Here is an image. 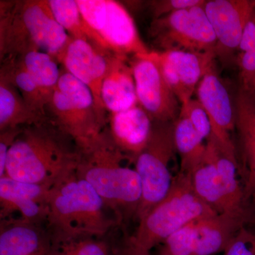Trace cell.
Segmentation results:
<instances>
[{"mask_svg":"<svg viewBox=\"0 0 255 255\" xmlns=\"http://www.w3.org/2000/svg\"><path fill=\"white\" fill-rule=\"evenodd\" d=\"M9 80L22 96L26 104L37 113L48 117V102L34 80L23 68L18 58H7L1 66V73Z\"/></svg>","mask_w":255,"mask_h":255,"instance_id":"28","label":"cell"},{"mask_svg":"<svg viewBox=\"0 0 255 255\" xmlns=\"http://www.w3.org/2000/svg\"><path fill=\"white\" fill-rule=\"evenodd\" d=\"M77 3L85 22L100 36L107 18V0H77Z\"/></svg>","mask_w":255,"mask_h":255,"instance_id":"29","label":"cell"},{"mask_svg":"<svg viewBox=\"0 0 255 255\" xmlns=\"http://www.w3.org/2000/svg\"><path fill=\"white\" fill-rule=\"evenodd\" d=\"M196 93L209 116L211 136L228 155L237 157L231 137V132L236 128L235 107L215 65L201 79Z\"/></svg>","mask_w":255,"mask_h":255,"instance_id":"10","label":"cell"},{"mask_svg":"<svg viewBox=\"0 0 255 255\" xmlns=\"http://www.w3.org/2000/svg\"><path fill=\"white\" fill-rule=\"evenodd\" d=\"M50 120L69 135L79 149L95 140L105 130L106 123L98 115L90 114L73 105L63 94L55 89L46 111Z\"/></svg>","mask_w":255,"mask_h":255,"instance_id":"14","label":"cell"},{"mask_svg":"<svg viewBox=\"0 0 255 255\" xmlns=\"http://www.w3.org/2000/svg\"><path fill=\"white\" fill-rule=\"evenodd\" d=\"M215 214L217 213L196 195L191 174L179 172L168 194L139 220L130 239L138 248L151 252L180 228Z\"/></svg>","mask_w":255,"mask_h":255,"instance_id":"5","label":"cell"},{"mask_svg":"<svg viewBox=\"0 0 255 255\" xmlns=\"http://www.w3.org/2000/svg\"><path fill=\"white\" fill-rule=\"evenodd\" d=\"M130 64L139 105L153 122H175L182 105L157 64L147 55L132 57Z\"/></svg>","mask_w":255,"mask_h":255,"instance_id":"8","label":"cell"},{"mask_svg":"<svg viewBox=\"0 0 255 255\" xmlns=\"http://www.w3.org/2000/svg\"><path fill=\"white\" fill-rule=\"evenodd\" d=\"M0 13L1 59L38 50L58 62L71 37L55 20L48 1H1Z\"/></svg>","mask_w":255,"mask_h":255,"instance_id":"4","label":"cell"},{"mask_svg":"<svg viewBox=\"0 0 255 255\" xmlns=\"http://www.w3.org/2000/svg\"><path fill=\"white\" fill-rule=\"evenodd\" d=\"M174 122H153L147 145L134 162L140 178L142 196L135 221L138 222L168 194L173 177L169 164L176 151Z\"/></svg>","mask_w":255,"mask_h":255,"instance_id":"6","label":"cell"},{"mask_svg":"<svg viewBox=\"0 0 255 255\" xmlns=\"http://www.w3.org/2000/svg\"><path fill=\"white\" fill-rule=\"evenodd\" d=\"M48 4L55 20L72 38L89 41L107 50L102 38L85 22L77 0H49Z\"/></svg>","mask_w":255,"mask_h":255,"instance_id":"26","label":"cell"},{"mask_svg":"<svg viewBox=\"0 0 255 255\" xmlns=\"http://www.w3.org/2000/svg\"><path fill=\"white\" fill-rule=\"evenodd\" d=\"M219 173L223 192L231 207V212L255 224V214L249 199L248 189L242 184L238 177L239 165L237 157L228 155L212 137L206 140Z\"/></svg>","mask_w":255,"mask_h":255,"instance_id":"19","label":"cell"},{"mask_svg":"<svg viewBox=\"0 0 255 255\" xmlns=\"http://www.w3.org/2000/svg\"><path fill=\"white\" fill-rule=\"evenodd\" d=\"M149 33L153 43L160 48L159 51L205 53L217 50V39L206 16L204 5L155 18Z\"/></svg>","mask_w":255,"mask_h":255,"instance_id":"7","label":"cell"},{"mask_svg":"<svg viewBox=\"0 0 255 255\" xmlns=\"http://www.w3.org/2000/svg\"><path fill=\"white\" fill-rule=\"evenodd\" d=\"M191 177L196 195L206 204L217 214H233L223 192L214 157L207 145L205 157L191 172Z\"/></svg>","mask_w":255,"mask_h":255,"instance_id":"23","label":"cell"},{"mask_svg":"<svg viewBox=\"0 0 255 255\" xmlns=\"http://www.w3.org/2000/svg\"><path fill=\"white\" fill-rule=\"evenodd\" d=\"M204 10L217 39V50L238 49L243 31L255 10L251 0H209Z\"/></svg>","mask_w":255,"mask_h":255,"instance_id":"13","label":"cell"},{"mask_svg":"<svg viewBox=\"0 0 255 255\" xmlns=\"http://www.w3.org/2000/svg\"><path fill=\"white\" fill-rule=\"evenodd\" d=\"M109 133L114 145L133 163L147 145L153 127V121L141 106L110 114Z\"/></svg>","mask_w":255,"mask_h":255,"instance_id":"15","label":"cell"},{"mask_svg":"<svg viewBox=\"0 0 255 255\" xmlns=\"http://www.w3.org/2000/svg\"><path fill=\"white\" fill-rule=\"evenodd\" d=\"M180 114L189 119L191 125L204 140H207L209 138L212 132L211 122L209 116L199 100L191 99L182 104Z\"/></svg>","mask_w":255,"mask_h":255,"instance_id":"30","label":"cell"},{"mask_svg":"<svg viewBox=\"0 0 255 255\" xmlns=\"http://www.w3.org/2000/svg\"><path fill=\"white\" fill-rule=\"evenodd\" d=\"M240 90L255 95V48L241 53L238 59Z\"/></svg>","mask_w":255,"mask_h":255,"instance_id":"31","label":"cell"},{"mask_svg":"<svg viewBox=\"0 0 255 255\" xmlns=\"http://www.w3.org/2000/svg\"><path fill=\"white\" fill-rule=\"evenodd\" d=\"M118 228L105 236L65 238L50 236V255H114L118 241L111 239V236Z\"/></svg>","mask_w":255,"mask_h":255,"instance_id":"25","label":"cell"},{"mask_svg":"<svg viewBox=\"0 0 255 255\" xmlns=\"http://www.w3.org/2000/svg\"><path fill=\"white\" fill-rule=\"evenodd\" d=\"M107 14L100 36L107 50L119 56L128 58L148 54L136 26L128 10L118 1L107 0Z\"/></svg>","mask_w":255,"mask_h":255,"instance_id":"16","label":"cell"},{"mask_svg":"<svg viewBox=\"0 0 255 255\" xmlns=\"http://www.w3.org/2000/svg\"><path fill=\"white\" fill-rule=\"evenodd\" d=\"M216 51L195 52L167 50L150 51L153 60L181 105L192 99L201 79L215 65Z\"/></svg>","mask_w":255,"mask_h":255,"instance_id":"9","label":"cell"},{"mask_svg":"<svg viewBox=\"0 0 255 255\" xmlns=\"http://www.w3.org/2000/svg\"><path fill=\"white\" fill-rule=\"evenodd\" d=\"M79 156L73 139L49 119L23 127L8 152L4 175L50 188L76 169Z\"/></svg>","mask_w":255,"mask_h":255,"instance_id":"1","label":"cell"},{"mask_svg":"<svg viewBox=\"0 0 255 255\" xmlns=\"http://www.w3.org/2000/svg\"><path fill=\"white\" fill-rule=\"evenodd\" d=\"M113 53L84 40L70 38L60 56L65 71L71 74L90 89L101 117L106 121L102 100V87Z\"/></svg>","mask_w":255,"mask_h":255,"instance_id":"11","label":"cell"},{"mask_svg":"<svg viewBox=\"0 0 255 255\" xmlns=\"http://www.w3.org/2000/svg\"><path fill=\"white\" fill-rule=\"evenodd\" d=\"M49 119L32 110L17 88L0 74V132L37 125Z\"/></svg>","mask_w":255,"mask_h":255,"instance_id":"21","label":"cell"},{"mask_svg":"<svg viewBox=\"0 0 255 255\" xmlns=\"http://www.w3.org/2000/svg\"><path fill=\"white\" fill-rule=\"evenodd\" d=\"M75 170L50 187L46 223L50 236H105L122 227L94 188Z\"/></svg>","mask_w":255,"mask_h":255,"instance_id":"3","label":"cell"},{"mask_svg":"<svg viewBox=\"0 0 255 255\" xmlns=\"http://www.w3.org/2000/svg\"><path fill=\"white\" fill-rule=\"evenodd\" d=\"M128 58L112 55L108 72L102 87V100L110 114L128 110L138 105L131 64Z\"/></svg>","mask_w":255,"mask_h":255,"instance_id":"20","label":"cell"},{"mask_svg":"<svg viewBox=\"0 0 255 255\" xmlns=\"http://www.w3.org/2000/svg\"><path fill=\"white\" fill-rule=\"evenodd\" d=\"M204 0H160L150 1V9L155 18L162 17L179 10L204 6Z\"/></svg>","mask_w":255,"mask_h":255,"instance_id":"33","label":"cell"},{"mask_svg":"<svg viewBox=\"0 0 255 255\" xmlns=\"http://www.w3.org/2000/svg\"><path fill=\"white\" fill-rule=\"evenodd\" d=\"M114 255H152L151 252L146 251L135 246L130 239V236L124 231L116 247Z\"/></svg>","mask_w":255,"mask_h":255,"instance_id":"35","label":"cell"},{"mask_svg":"<svg viewBox=\"0 0 255 255\" xmlns=\"http://www.w3.org/2000/svg\"><path fill=\"white\" fill-rule=\"evenodd\" d=\"M50 188L0 177V220L19 218L46 225Z\"/></svg>","mask_w":255,"mask_h":255,"instance_id":"12","label":"cell"},{"mask_svg":"<svg viewBox=\"0 0 255 255\" xmlns=\"http://www.w3.org/2000/svg\"><path fill=\"white\" fill-rule=\"evenodd\" d=\"M23 128V127L16 128L6 129L0 132V177L4 176L6 159L10 147L22 131Z\"/></svg>","mask_w":255,"mask_h":255,"instance_id":"34","label":"cell"},{"mask_svg":"<svg viewBox=\"0 0 255 255\" xmlns=\"http://www.w3.org/2000/svg\"><path fill=\"white\" fill-rule=\"evenodd\" d=\"M79 151L76 174L94 188L120 226L127 228L129 221L135 220L141 200V184L135 168L124 164L128 159L114 145L107 127Z\"/></svg>","mask_w":255,"mask_h":255,"instance_id":"2","label":"cell"},{"mask_svg":"<svg viewBox=\"0 0 255 255\" xmlns=\"http://www.w3.org/2000/svg\"><path fill=\"white\" fill-rule=\"evenodd\" d=\"M236 128L248 165V188L255 190V95L240 90L234 105Z\"/></svg>","mask_w":255,"mask_h":255,"instance_id":"22","label":"cell"},{"mask_svg":"<svg viewBox=\"0 0 255 255\" xmlns=\"http://www.w3.org/2000/svg\"><path fill=\"white\" fill-rule=\"evenodd\" d=\"M251 223L231 213L217 214L196 222L192 255H215L224 253L233 238Z\"/></svg>","mask_w":255,"mask_h":255,"instance_id":"18","label":"cell"},{"mask_svg":"<svg viewBox=\"0 0 255 255\" xmlns=\"http://www.w3.org/2000/svg\"><path fill=\"white\" fill-rule=\"evenodd\" d=\"M223 255H255V231L248 226L242 228Z\"/></svg>","mask_w":255,"mask_h":255,"instance_id":"32","label":"cell"},{"mask_svg":"<svg viewBox=\"0 0 255 255\" xmlns=\"http://www.w3.org/2000/svg\"><path fill=\"white\" fill-rule=\"evenodd\" d=\"M18 58L39 87L48 105L61 75L58 61L51 55L38 50H31Z\"/></svg>","mask_w":255,"mask_h":255,"instance_id":"27","label":"cell"},{"mask_svg":"<svg viewBox=\"0 0 255 255\" xmlns=\"http://www.w3.org/2000/svg\"><path fill=\"white\" fill-rule=\"evenodd\" d=\"M46 225L19 219L0 220V255H50Z\"/></svg>","mask_w":255,"mask_h":255,"instance_id":"17","label":"cell"},{"mask_svg":"<svg viewBox=\"0 0 255 255\" xmlns=\"http://www.w3.org/2000/svg\"><path fill=\"white\" fill-rule=\"evenodd\" d=\"M174 140L176 151L180 157L179 172L191 174L205 157V140L182 114L174 123Z\"/></svg>","mask_w":255,"mask_h":255,"instance_id":"24","label":"cell"}]
</instances>
